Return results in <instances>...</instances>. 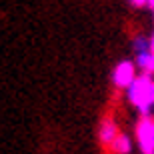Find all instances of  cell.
<instances>
[{"label": "cell", "instance_id": "cell-10", "mask_svg": "<svg viewBox=\"0 0 154 154\" xmlns=\"http://www.w3.org/2000/svg\"><path fill=\"white\" fill-rule=\"evenodd\" d=\"M150 42H152V50H154V32L150 34Z\"/></svg>", "mask_w": 154, "mask_h": 154}, {"label": "cell", "instance_id": "cell-1", "mask_svg": "<svg viewBox=\"0 0 154 154\" xmlns=\"http://www.w3.org/2000/svg\"><path fill=\"white\" fill-rule=\"evenodd\" d=\"M124 98L140 114V118H154V76L138 74V78L124 92Z\"/></svg>", "mask_w": 154, "mask_h": 154}, {"label": "cell", "instance_id": "cell-3", "mask_svg": "<svg viewBox=\"0 0 154 154\" xmlns=\"http://www.w3.org/2000/svg\"><path fill=\"white\" fill-rule=\"evenodd\" d=\"M134 136L142 154H154V118H138Z\"/></svg>", "mask_w": 154, "mask_h": 154}, {"label": "cell", "instance_id": "cell-8", "mask_svg": "<svg viewBox=\"0 0 154 154\" xmlns=\"http://www.w3.org/2000/svg\"><path fill=\"white\" fill-rule=\"evenodd\" d=\"M128 2V6L130 8H136V10H140V8H146L148 6V0H126Z\"/></svg>", "mask_w": 154, "mask_h": 154}, {"label": "cell", "instance_id": "cell-7", "mask_svg": "<svg viewBox=\"0 0 154 154\" xmlns=\"http://www.w3.org/2000/svg\"><path fill=\"white\" fill-rule=\"evenodd\" d=\"M130 48L134 54H142V52L152 50V42H150V36L146 34H136L130 42Z\"/></svg>", "mask_w": 154, "mask_h": 154}, {"label": "cell", "instance_id": "cell-4", "mask_svg": "<svg viewBox=\"0 0 154 154\" xmlns=\"http://www.w3.org/2000/svg\"><path fill=\"white\" fill-rule=\"evenodd\" d=\"M98 142L102 144L104 148H110L112 146V142H114L116 138L120 136V126L118 122H116L112 116H104L102 120H100V124H98Z\"/></svg>", "mask_w": 154, "mask_h": 154}, {"label": "cell", "instance_id": "cell-2", "mask_svg": "<svg viewBox=\"0 0 154 154\" xmlns=\"http://www.w3.org/2000/svg\"><path fill=\"white\" fill-rule=\"evenodd\" d=\"M138 74H140V70H138L136 62L134 60H128V58H122V60L116 62L114 68H112L110 80H112V86H114L116 90L126 92L130 88L132 82L138 78Z\"/></svg>", "mask_w": 154, "mask_h": 154}, {"label": "cell", "instance_id": "cell-9", "mask_svg": "<svg viewBox=\"0 0 154 154\" xmlns=\"http://www.w3.org/2000/svg\"><path fill=\"white\" fill-rule=\"evenodd\" d=\"M148 8L152 10V14H154V0H148Z\"/></svg>", "mask_w": 154, "mask_h": 154}, {"label": "cell", "instance_id": "cell-6", "mask_svg": "<svg viewBox=\"0 0 154 154\" xmlns=\"http://www.w3.org/2000/svg\"><path fill=\"white\" fill-rule=\"evenodd\" d=\"M134 148V142H132V136L126 134V132H120V136L116 138L112 146H110V154H130Z\"/></svg>", "mask_w": 154, "mask_h": 154}, {"label": "cell", "instance_id": "cell-5", "mask_svg": "<svg viewBox=\"0 0 154 154\" xmlns=\"http://www.w3.org/2000/svg\"><path fill=\"white\" fill-rule=\"evenodd\" d=\"M134 62H136L140 74L154 76V50L142 52V54H134Z\"/></svg>", "mask_w": 154, "mask_h": 154}]
</instances>
